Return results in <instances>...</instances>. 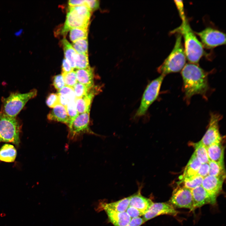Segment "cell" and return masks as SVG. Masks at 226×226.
Masks as SVG:
<instances>
[{"label":"cell","mask_w":226,"mask_h":226,"mask_svg":"<svg viewBox=\"0 0 226 226\" xmlns=\"http://www.w3.org/2000/svg\"><path fill=\"white\" fill-rule=\"evenodd\" d=\"M185 98L189 103L191 97L199 94L206 99L209 89L207 73L198 64L189 63L181 70Z\"/></svg>","instance_id":"6da1fadb"},{"label":"cell","mask_w":226,"mask_h":226,"mask_svg":"<svg viewBox=\"0 0 226 226\" xmlns=\"http://www.w3.org/2000/svg\"><path fill=\"white\" fill-rule=\"evenodd\" d=\"M177 33L183 36L184 51L186 58L190 63L198 64L204 54L203 47L192 30L187 20L173 30L172 33Z\"/></svg>","instance_id":"7a4b0ae2"},{"label":"cell","mask_w":226,"mask_h":226,"mask_svg":"<svg viewBox=\"0 0 226 226\" xmlns=\"http://www.w3.org/2000/svg\"><path fill=\"white\" fill-rule=\"evenodd\" d=\"M182 35L177 33L174 47L170 54L159 67L158 72L165 76L182 70L186 65V56L182 42Z\"/></svg>","instance_id":"3957f363"},{"label":"cell","mask_w":226,"mask_h":226,"mask_svg":"<svg viewBox=\"0 0 226 226\" xmlns=\"http://www.w3.org/2000/svg\"><path fill=\"white\" fill-rule=\"evenodd\" d=\"M37 92L33 89L26 93L12 92L7 97H3L0 113L11 117H17L28 101L36 96Z\"/></svg>","instance_id":"277c9868"},{"label":"cell","mask_w":226,"mask_h":226,"mask_svg":"<svg viewBox=\"0 0 226 226\" xmlns=\"http://www.w3.org/2000/svg\"><path fill=\"white\" fill-rule=\"evenodd\" d=\"M22 123L17 117H11L0 113V143H11L19 146Z\"/></svg>","instance_id":"5b68a950"},{"label":"cell","mask_w":226,"mask_h":226,"mask_svg":"<svg viewBox=\"0 0 226 226\" xmlns=\"http://www.w3.org/2000/svg\"><path fill=\"white\" fill-rule=\"evenodd\" d=\"M89 113L88 112L79 114L67 126V138L71 142L80 140L85 134L98 136L93 132L89 127Z\"/></svg>","instance_id":"8992f818"},{"label":"cell","mask_w":226,"mask_h":226,"mask_svg":"<svg viewBox=\"0 0 226 226\" xmlns=\"http://www.w3.org/2000/svg\"><path fill=\"white\" fill-rule=\"evenodd\" d=\"M164 76L161 75L147 85L143 93L140 105L136 112L135 117H139L145 115L149 107L157 99Z\"/></svg>","instance_id":"52a82bcc"},{"label":"cell","mask_w":226,"mask_h":226,"mask_svg":"<svg viewBox=\"0 0 226 226\" xmlns=\"http://www.w3.org/2000/svg\"><path fill=\"white\" fill-rule=\"evenodd\" d=\"M195 33L200 38L203 47L207 49L213 48L226 43L225 34L211 27L206 28Z\"/></svg>","instance_id":"ba28073f"},{"label":"cell","mask_w":226,"mask_h":226,"mask_svg":"<svg viewBox=\"0 0 226 226\" xmlns=\"http://www.w3.org/2000/svg\"><path fill=\"white\" fill-rule=\"evenodd\" d=\"M169 202L174 208H187L191 211L195 209L191 190L184 186L177 187L173 191Z\"/></svg>","instance_id":"9c48e42d"},{"label":"cell","mask_w":226,"mask_h":226,"mask_svg":"<svg viewBox=\"0 0 226 226\" xmlns=\"http://www.w3.org/2000/svg\"><path fill=\"white\" fill-rule=\"evenodd\" d=\"M222 116L217 113H211L208 128L200 141L206 148L215 143H220L221 137L219 130L218 123Z\"/></svg>","instance_id":"30bf717a"},{"label":"cell","mask_w":226,"mask_h":226,"mask_svg":"<svg viewBox=\"0 0 226 226\" xmlns=\"http://www.w3.org/2000/svg\"><path fill=\"white\" fill-rule=\"evenodd\" d=\"M89 20V18L79 14L69 6L62 33L65 34L68 30L74 28H88Z\"/></svg>","instance_id":"8fae6325"},{"label":"cell","mask_w":226,"mask_h":226,"mask_svg":"<svg viewBox=\"0 0 226 226\" xmlns=\"http://www.w3.org/2000/svg\"><path fill=\"white\" fill-rule=\"evenodd\" d=\"M179 212L170 203L166 202L153 203L150 207L143 216L145 223L162 215L176 216Z\"/></svg>","instance_id":"7c38bea8"},{"label":"cell","mask_w":226,"mask_h":226,"mask_svg":"<svg viewBox=\"0 0 226 226\" xmlns=\"http://www.w3.org/2000/svg\"><path fill=\"white\" fill-rule=\"evenodd\" d=\"M194 209L207 204L214 205L216 198L212 196L202 186H200L191 190Z\"/></svg>","instance_id":"4fadbf2b"},{"label":"cell","mask_w":226,"mask_h":226,"mask_svg":"<svg viewBox=\"0 0 226 226\" xmlns=\"http://www.w3.org/2000/svg\"><path fill=\"white\" fill-rule=\"evenodd\" d=\"M101 89L100 86L94 85L86 95L75 99L76 108L79 114L90 112L93 99L96 95L101 91Z\"/></svg>","instance_id":"5bb4252c"},{"label":"cell","mask_w":226,"mask_h":226,"mask_svg":"<svg viewBox=\"0 0 226 226\" xmlns=\"http://www.w3.org/2000/svg\"><path fill=\"white\" fill-rule=\"evenodd\" d=\"M224 179L208 175L203 178L202 186L213 197H217L221 191Z\"/></svg>","instance_id":"9a60e30c"},{"label":"cell","mask_w":226,"mask_h":226,"mask_svg":"<svg viewBox=\"0 0 226 226\" xmlns=\"http://www.w3.org/2000/svg\"><path fill=\"white\" fill-rule=\"evenodd\" d=\"M142 186L141 185L140 188L136 193L129 196V206L133 207L145 213L154 202L151 199L141 194V191Z\"/></svg>","instance_id":"2e32d148"},{"label":"cell","mask_w":226,"mask_h":226,"mask_svg":"<svg viewBox=\"0 0 226 226\" xmlns=\"http://www.w3.org/2000/svg\"><path fill=\"white\" fill-rule=\"evenodd\" d=\"M103 210L105 211L109 221L114 226H126L132 219L126 212H120L107 208Z\"/></svg>","instance_id":"e0dca14e"},{"label":"cell","mask_w":226,"mask_h":226,"mask_svg":"<svg viewBox=\"0 0 226 226\" xmlns=\"http://www.w3.org/2000/svg\"><path fill=\"white\" fill-rule=\"evenodd\" d=\"M78 82L90 89L94 85V73L93 68L90 67L87 68L77 69L75 71Z\"/></svg>","instance_id":"ac0fdd59"},{"label":"cell","mask_w":226,"mask_h":226,"mask_svg":"<svg viewBox=\"0 0 226 226\" xmlns=\"http://www.w3.org/2000/svg\"><path fill=\"white\" fill-rule=\"evenodd\" d=\"M47 119L50 121L64 123L67 126L70 122V119L65 107L60 104L53 108L48 114Z\"/></svg>","instance_id":"d6986e66"},{"label":"cell","mask_w":226,"mask_h":226,"mask_svg":"<svg viewBox=\"0 0 226 226\" xmlns=\"http://www.w3.org/2000/svg\"><path fill=\"white\" fill-rule=\"evenodd\" d=\"M210 161L224 163V148L221 142L212 144L207 148Z\"/></svg>","instance_id":"ffe728a7"},{"label":"cell","mask_w":226,"mask_h":226,"mask_svg":"<svg viewBox=\"0 0 226 226\" xmlns=\"http://www.w3.org/2000/svg\"><path fill=\"white\" fill-rule=\"evenodd\" d=\"M130 197H127L119 200L109 203L100 202L98 209L105 208L110 209L114 211L124 212H126L129 205Z\"/></svg>","instance_id":"44dd1931"},{"label":"cell","mask_w":226,"mask_h":226,"mask_svg":"<svg viewBox=\"0 0 226 226\" xmlns=\"http://www.w3.org/2000/svg\"><path fill=\"white\" fill-rule=\"evenodd\" d=\"M201 164L193 153L186 166L181 178H190L197 175Z\"/></svg>","instance_id":"7402d4cb"},{"label":"cell","mask_w":226,"mask_h":226,"mask_svg":"<svg viewBox=\"0 0 226 226\" xmlns=\"http://www.w3.org/2000/svg\"><path fill=\"white\" fill-rule=\"evenodd\" d=\"M17 154L16 149L13 145L5 144L0 148V161L13 162L16 159Z\"/></svg>","instance_id":"603a6c76"},{"label":"cell","mask_w":226,"mask_h":226,"mask_svg":"<svg viewBox=\"0 0 226 226\" xmlns=\"http://www.w3.org/2000/svg\"><path fill=\"white\" fill-rule=\"evenodd\" d=\"M62 43L65 59L72 68H75V60L78 52L65 38L62 39Z\"/></svg>","instance_id":"cb8c5ba5"},{"label":"cell","mask_w":226,"mask_h":226,"mask_svg":"<svg viewBox=\"0 0 226 226\" xmlns=\"http://www.w3.org/2000/svg\"><path fill=\"white\" fill-rule=\"evenodd\" d=\"M195 149L194 153L202 164L209 163L210 160L208 155L207 148L201 141L194 144Z\"/></svg>","instance_id":"d4e9b609"},{"label":"cell","mask_w":226,"mask_h":226,"mask_svg":"<svg viewBox=\"0 0 226 226\" xmlns=\"http://www.w3.org/2000/svg\"><path fill=\"white\" fill-rule=\"evenodd\" d=\"M208 164L209 166V175L225 179V171L224 163L210 161Z\"/></svg>","instance_id":"484cf974"},{"label":"cell","mask_w":226,"mask_h":226,"mask_svg":"<svg viewBox=\"0 0 226 226\" xmlns=\"http://www.w3.org/2000/svg\"><path fill=\"white\" fill-rule=\"evenodd\" d=\"M203 178L197 175L188 178H180L179 183H183V186L192 190L197 186H201Z\"/></svg>","instance_id":"4316f807"},{"label":"cell","mask_w":226,"mask_h":226,"mask_svg":"<svg viewBox=\"0 0 226 226\" xmlns=\"http://www.w3.org/2000/svg\"><path fill=\"white\" fill-rule=\"evenodd\" d=\"M70 30V38L73 42L80 39L87 38L88 28H76Z\"/></svg>","instance_id":"83f0119b"},{"label":"cell","mask_w":226,"mask_h":226,"mask_svg":"<svg viewBox=\"0 0 226 226\" xmlns=\"http://www.w3.org/2000/svg\"><path fill=\"white\" fill-rule=\"evenodd\" d=\"M75 68L82 69L90 67L88 55L77 53L75 60Z\"/></svg>","instance_id":"f1b7e54d"},{"label":"cell","mask_w":226,"mask_h":226,"mask_svg":"<svg viewBox=\"0 0 226 226\" xmlns=\"http://www.w3.org/2000/svg\"><path fill=\"white\" fill-rule=\"evenodd\" d=\"M72 46L78 53L88 55L87 38L80 39L73 42Z\"/></svg>","instance_id":"f546056e"},{"label":"cell","mask_w":226,"mask_h":226,"mask_svg":"<svg viewBox=\"0 0 226 226\" xmlns=\"http://www.w3.org/2000/svg\"><path fill=\"white\" fill-rule=\"evenodd\" d=\"M66 86L73 88L78 82L76 74L73 70L67 73H62Z\"/></svg>","instance_id":"4dcf8cb0"},{"label":"cell","mask_w":226,"mask_h":226,"mask_svg":"<svg viewBox=\"0 0 226 226\" xmlns=\"http://www.w3.org/2000/svg\"><path fill=\"white\" fill-rule=\"evenodd\" d=\"M65 108L70 119V123L79 114L76 108L75 100H70Z\"/></svg>","instance_id":"1f68e13d"},{"label":"cell","mask_w":226,"mask_h":226,"mask_svg":"<svg viewBox=\"0 0 226 226\" xmlns=\"http://www.w3.org/2000/svg\"><path fill=\"white\" fill-rule=\"evenodd\" d=\"M73 89L76 99L81 98L86 95L89 90L84 85L78 82L73 86Z\"/></svg>","instance_id":"d6a6232c"},{"label":"cell","mask_w":226,"mask_h":226,"mask_svg":"<svg viewBox=\"0 0 226 226\" xmlns=\"http://www.w3.org/2000/svg\"><path fill=\"white\" fill-rule=\"evenodd\" d=\"M57 94L67 97L70 100L76 99L73 89L70 86H65L58 90Z\"/></svg>","instance_id":"836d02e7"},{"label":"cell","mask_w":226,"mask_h":226,"mask_svg":"<svg viewBox=\"0 0 226 226\" xmlns=\"http://www.w3.org/2000/svg\"><path fill=\"white\" fill-rule=\"evenodd\" d=\"M46 102L48 107L53 108L60 104L58 95L55 93L50 94L47 98Z\"/></svg>","instance_id":"e575fe53"},{"label":"cell","mask_w":226,"mask_h":226,"mask_svg":"<svg viewBox=\"0 0 226 226\" xmlns=\"http://www.w3.org/2000/svg\"><path fill=\"white\" fill-rule=\"evenodd\" d=\"M53 85L58 90L66 86L62 74L56 75L53 77Z\"/></svg>","instance_id":"d590c367"},{"label":"cell","mask_w":226,"mask_h":226,"mask_svg":"<svg viewBox=\"0 0 226 226\" xmlns=\"http://www.w3.org/2000/svg\"><path fill=\"white\" fill-rule=\"evenodd\" d=\"M126 212L131 218L140 217L143 216L145 213L141 211L132 206H129Z\"/></svg>","instance_id":"8d00e7d4"},{"label":"cell","mask_w":226,"mask_h":226,"mask_svg":"<svg viewBox=\"0 0 226 226\" xmlns=\"http://www.w3.org/2000/svg\"><path fill=\"white\" fill-rule=\"evenodd\" d=\"M174 1L178 11L179 15L182 20V22L186 21L187 20V19L185 13L184 5L182 1L174 0Z\"/></svg>","instance_id":"74e56055"},{"label":"cell","mask_w":226,"mask_h":226,"mask_svg":"<svg viewBox=\"0 0 226 226\" xmlns=\"http://www.w3.org/2000/svg\"><path fill=\"white\" fill-rule=\"evenodd\" d=\"M209 170L208 163L202 164L198 170L197 175L204 178L209 175Z\"/></svg>","instance_id":"f35d334b"},{"label":"cell","mask_w":226,"mask_h":226,"mask_svg":"<svg viewBox=\"0 0 226 226\" xmlns=\"http://www.w3.org/2000/svg\"><path fill=\"white\" fill-rule=\"evenodd\" d=\"M86 6L92 11L97 9L99 6V1L97 0H85Z\"/></svg>","instance_id":"ab89813d"},{"label":"cell","mask_w":226,"mask_h":226,"mask_svg":"<svg viewBox=\"0 0 226 226\" xmlns=\"http://www.w3.org/2000/svg\"><path fill=\"white\" fill-rule=\"evenodd\" d=\"M145 222L142 218L138 217L132 218L130 223L126 226H140Z\"/></svg>","instance_id":"60d3db41"},{"label":"cell","mask_w":226,"mask_h":226,"mask_svg":"<svg viewBox=\"0 0 226 226\" xmlns=\"http://www.w3.org/2000/svg\"><path fill=\"white\" fill-rule=\"evenodd\" d=\"M73 70L68 61L65 58L62 61V73H67Z\"/></svg>","instance_id":"b9f144b4"},{"label":"cell","mask_w":226,"mask_h":226,"mask_svg":"<svg viewBox=\"0 0 226 226\" xmlns=\"http://www.w3.org/2000/svg\"><path fill=\"white\" fill-rule=\"evenodd\" d=\"M68 4L69 6L86 5V2L85 0H70L68 1Z\"/></svg>","instance_id":"7bdbcfd3"},{"label":"cell","mask_w":226,"mask_h":226,"mask_svg":"<svg viewBox=\"0 0 226 226\" xmlns=\"http://www.w3.org/2000/svg\"><path fill=\"white\" fill-rule=\"evenodd\" d=\"M58 96L60 104L65 107L70 100L67 97L65 96L60 95H58Z\"/></svg>","instance_id":"ee69618b"},{"label":"cell","mask_w":226,"mask_h":226,"mask_svg":"<svg viewBox=\"0 0 226 226\" xmlns=\"http://www.w3.org/2000/svg\"><path fill=\"white\" fill-rule=\"evenodd\" d=\"M22 32V30H20L18 31H17L16 33H15V35L18 36L19 35H20L21 33Z\"/></svg>","instance_id":"f6af8a7d"},{"label":"cell","mask_w":226,"mask_h":226,"mask_svg":"<svg viewBox=\"0 0 226 226\" xmlns=\"http://www.w3.org/2000/svg\"><path fill=\"white\" fill-rule=\"evenodd\" d=\"M1 217H5L6 215V214L4 213H2L0 215Z\"/></svg>","instance_id":"bcb514c9"}]
</instances>
